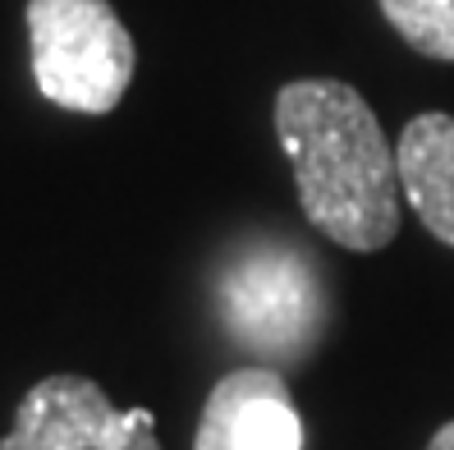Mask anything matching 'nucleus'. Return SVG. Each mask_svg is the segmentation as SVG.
I'll use <instances>...</instances> for the list:
<instances>
[{
    "label": "nucleus",
    "mask_w": 454,
    "mask_h": 450,
    "mask_svg": "<svg viewBox=\"0 0 454 450\" xmlns=\"http://www.w3.org/2000/svg\"><path fill=\"white\" fill-rule=\"evenodd\" d=\"M276 138L294 166L303 217L349 253H381L404 221L395 143L358 88L294 78L276 92Z\"/></svg>",
    "instance_id": "f257e3e1"
},
{
    "label": "nucleus",
    "mask_w": 454,
    "mask_h": 450,
    "mask_svg": "<svg viewBox=\"0 0 454 450\" xmlns=\"http://www.w3.org/2000/svg\"><path fill=\"white\" fill-rule=\"evenodd\" d=\"M221 327L262 363H299L317 350L331 322V295L308 249L253 240L234 249L216 280Z\"/></svg>",
    "instance_id": "f03ea898"
},
{
    "label": "nucleus",
    "mask_w": 454,
    "mask_h": 450,
    "mask_svg": "<svg viewBox=\"0 0 454 450\" xmlns=\"http://www.w3.org/2000/svg\"><path fill=\"white\" fill-rule=\"evenodd\" d=\"M37 92L78 115H111L124 101L138 51L111 0H28Z\"/></svg>",
    "instance_id": "7ed1b4c3"
},
{
    "label": "nucleus",
    "mask_w": 454,
    "mask_h": 450,
    "mask_svg": "<svg viewBox=\"0 0 454 450\" xmlns=\"http://www.w3.org/2000/svg\"><path fill=\"white\" fill-rule=\"evenodd\" d=\"M0 450H161L152 409H120L92 377H42L19 400Z\"/></svg>",
    "instance_id": "20e7f679"
},
{
    "label": "nucleus",
    "mask_w": 454,
    "mask_h": 450,
    "mask_svg": "<svg viewBox=\"0 0 454 450\" xmlns=\"http://www.w3.org/2000/svg\"><path fill=\"white\" fill-rule=\"evenodd\" d=\"M193 450H303V414L276 367H234L211 386Z\"/></svg>",
    "instance_id": "39448f33"
},
{
    "label": "nucleus",
    "mask_w": 454,
    "mask_h": 450,
    "mask_svg": "<svg viewBox=\"0 0 454 450\" xmlns=\"http://www.w3.org/2000/svg\"><path fill=\"white\" fill-rule=\"evenodd\" d=\"M399 189L418 221L436 234L445 249H454V115L422 111L404 124L395 143Z\"/></svg>",
    "instance_id": "423d86ee"
},
{
    "label": "nucleus",
    "mask_w": 454,
    "mask_h": 450,
    "mask_svg": "<svg viewBox=\"0 0 454 450\" xmlns=\"http://www.w3.org/2000/svg\"><path fill=\"white\" fill-rule=\"evenodd\" d=\"M377 5L418 56L454 65V0H377Z\"/></svg>",
    "instance_id": "0eeeda50"
},
{
    "label": "nucleus",
    "mask_w": 454,
    "mask_h": 450,
    "mask_svg": "<svg viewBox=\"0 0 454 450\" xmlns=\"http://www.w3.org/2000/svg\"><path fill=\"white\" fill-rule=\"evenodd\" d=\"M427 450H454V418H450V422H441L436 437L427 441Z\"/></svg>",
    "instance_id": "6e6552de"
}]
</instances>
